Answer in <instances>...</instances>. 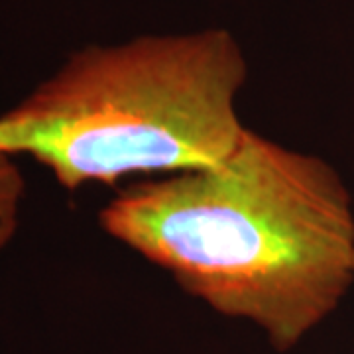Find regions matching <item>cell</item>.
Wrapping results in <instances>:
<instances>
[{
	"label": "cell",
	"mask_w": 354,
	"mask_h": 354,
	"mask_svg": "<svg viewBox=\"0 0 354 354\" xmlns=\"http://www.w3.org/2000/svg\"><path fill=\"white\" fill-rule=\"evenodd\" d=\"M244 81L225 30L88 46L0 114V152L34 158L67 191L211 167L246 132Z\"/></svg>",
	"instance_id": "7a4b0ae2"
},
{
	"label": "cell",
	"mask_w": 354,
	"mask_h": 354,
	"mask_svg": "<svg viewBox=\"0 0 354 354\" xmlns=\"http://www.w3.org/2000/svg\"><path fill=\"white\" fill-rule=\"evenodd\" d=\"M26 183L14 156L0 152V250H4L18 232Z\"/></svg>",
	"instance_id": "3957f363"
},
{
	"label": "cell",
	"mask_w": 354,
	"mask_h": 354,
	"mask_svg": "<svg viewBox=\"0 0 354 354\" xmlns=\"http://www.w3.org/2000/svg\"><path fill=\"white\" fill-rule=\"evenodd\" d=\"M114 241L278 353L317 329L354 281V205L315 153L246 128L221 164L116 191L99 213Z\"/></svg>",
	"instance_id": "6da1fadb"
}]
</instances>
